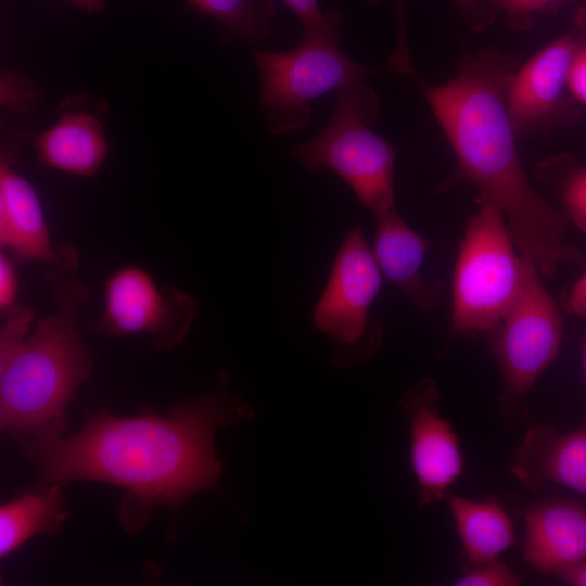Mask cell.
<instances>
[{"mask_svg": "<svg viewBox=\"0 0 586 586\" xmlns=\"http://www.w3.org/2000/svg\"><path fill=\"white\" fill-rule=\"evenodd\" d=\"M454 2L468 26L474 31L485 29L497 12L489 0H454Z\"/></svg>", "mask_w": 586, "mask_h": 586, "instance_id": "26", "label": "cell"}, {"mask_svg": "<svg viewBox=\"0 0 586 586\" xmlns=\"http://www.w3.org/2000/svg\"><path fill=\"white\" fill-rule=\"evenodd\" d=\"M239 399L211 394L157 416L95 412L81 430L16 436L44 482L97 480L125 487L143 505L176 508L201 489H216L221 463L214 432L249 416Z\"/></svg>", "mask_w": 586, "mask_h": 586, "instance_id": "1", "label": "cell"}, {"mask_svg": "<svg viewBox=\"0 0 586 586\" xmlns=\"http://www.w3.org/2000/svg\"><path fill=\"white\" fill-rule=\"evenodd\" d=\"M581 357H582L583 373H584V380H585V386H586V336L584 337L581 345Z\"/></svg>", "mask_w": 586, "mask_h": 586, "instance_id": "32", "label": "cell"}, {"mask_svg": "<svg viewBox=\"0 0 586 586\" xmlns=\"http://www.w3.org/2000/svg\"><path fill=\"white\" fill-rule=\"evenodd\" d=\"M576 47L570 66L568 87L573 99L586 104V8L575 18Z\"/></svg>", "mask_w": 586, "mask_h": 586, "instance_id": "25", "label": "cell"}, {"mask_svg": "<svg viewBox=\"0 0 586 586\" xmlns=\"http://www.w3.org/2000/svg\"><path fill=\"white\" fill-rule=\"evenodd\" d=\"M17 294V273L8 253L0 254V308L5 313L13 307Z\"/></svg>", "mask_w": 586, "mask_h": 586, "instance_id": "27", "label": "cell"}, {"mask_svg": "<svg viewBox=\"0 0 586 586\" xmlns=\"http://www.w3.org/2000/svg\"><path fill=\"white\" fill-rule=\"evenodd\" d=\"M0 101L11 111L27 112L38 105L40 94L28 79L12 72H4L0 81Z\"/></svg>", "mask_w": 586, "mask_h": 586, "instance_id": "23", "label": "cell"}, {"mask_svg": "<svg viewBox=\"0 0 586 586\" xmlns=\"http://www.w3.org/2000/svg\"><path fill=\"white\" fill-rule=\"evenodd\" d=\"M524 559L536 571L556 575L586 560V509L575 501L548 500L525 515Z\"/></svg>", "mask_w": 586, "mask_h": 586, "instance_id": "15", "label": "cell"}, {"mask_svg": "<svg viewBox=\"0 0 586 586\" xmlns=\"http://www.w3.org/2000/svg\"><path fill=\"white\" fill-rule=\"evenodd\" d=\"M380 100L366 81L336 91L328 125L291 154L306 169L327 167L339 175L374 215L394 208L395 149L371 130Z\"/></svg>", "mask_w": 586, "mask_h": 586, "instance_id": "5", "label": "cell"}, {"mask_svg": "<svg viewBox=\"0 0 586 586\" xmlns=\"http://www.w3.org/2000/svg\"><path fill=\"white\" fill-rule=\"evenodd\" d=\"M447 504L463 552L472 565L499 559L514 544L512 521L498 502L449 495Z\"/></svg>", "mask_w": 586, "mask_h": 586, "instance_id": "17", "label": "cell"}, {"mask_svg": "<svg viewBox=\"0 0 586 586\" xmlns=\"http://www.w3.org/2000/svg\"><path fill=\"white\" fill-rule=\"evenodd\" d=\"M74 7L88 13H100L106 7V0H68Z\"/></svg>", "mask_w": 586, "mask_h": 586, "instance_id": "31", "label": "cell"}, {"mask_svg": "<svg viewBox=\"0 0 586 586\" xmlns=\"http://www.w3.org/2000/svg\"><path fill=\"white\" fill-rule=\"evenodd\" d=\"M370 2H380L383 0H368ZM396 10V21H397V40L396 47L393 51L394 56L398 59L407 58L409 53L407 36H406V26H405V4L406 0H391Z\"/></svg>", "mask_w": 586, "mask_h": 586, "instance_id": "29", "label": "cell"}, {"mask_svg": "<svg viewBox=\"0 0 586 586\" xmlns=\"http://www.w3.org/2000/svg\"><path fill=\"white\" fill-rule=\"evenodd\" d=\"M519 575L499 559L472 565L454 585L456 586H517Z\"/></svg>", "mask_w": 586, "mask_h": 586, "instance_id": "24", "label": "cell"}, {"mask_svg": "<svg viewBox=\"0 0 586 586\" xmlns=\"http://www.w3.org/2000/svg\"><path fill=\"white\" fill-rule=\"evenodd\" d=\"M373 254L382 275L421 310H433L441 285L421 272L430 241L412 230L393 209L375 215Z\"/></svg>", "mask_w": 586, "mask_h": 586, "instance_id": "16", "label": "cell"}, {"mask_svg": "<svg viewBox=\"0 0 586 586\" xmlns=\"http://www.w3.org/2000/svg\"><path fill=\"white\" fill-rule=\"evenodd\" d=\"M523 256V255H522ZM515 302L494 332V351L506 393L521 399L558 356L563 324L559 308L543 285L533 262Z\"/></svg>", "mask_w": 586, "mask_h": 586, "instance_id": "8", "label": "cell"}, {"mask_svg": "<svg viewBox=\"0 0 586 586\" xmlns=\"http://www.w3.org/2000/svg\"><path fill=\"white\" fill-rule=\"evenodd\" d=\"M196 314L195 302L176 288L160 286L138 267H125L105 283L104 313L95 328L102 334H146L158 348L181 341Z\"/></svg>", "mask_w": 586, "mask_h": 586, "instance_id": "9", "label": "cell"}, {"mask_svg": "<svg viewBox=\"0 0 586 586\" xmlns=\"http://www.w3.org/2000/svg\"><path fill=\"white\" fill-rule=\"evenodd\" d=\"M2 144L0 162V243L18 260L40 262L49 273H74L73 247L53 246L40 201L33 186L12 166L17 148Z\"/></svg>", "mask_w": 586, "mask_h": 586, "instance_id": "12", "label": "cell"}, {"mask_svg": "<svg viewBox=\"0 0 586 586\" xmlns=\"http://www.w3.org/2000/svg\"><path fill=\"white\" fill-rule=\"evenodd\" d=\"M301 22L304 35H343L342 16L334 12L323 13L318 0H283Z\"/></svg>", "mask_w": 586, "mask_h": 586, "instance_id": "22", "label": "cell"}, {"mask_svg": "<svg viewBox=\"0 0 586 586\" xmlns=\"http://www.w3.org/2000/svg\"><path fill=\"white\" fill-rule=\"evenodd\" d=\"M341 39L335 35H303L289 51H253L260 85L259 107L270 132L280 135L305 127L315 99L371 75L369 67L341 51Z\"/></svg>", "mask_w": 586, "mask_h": 586, "instance_id": "6", "label": "cell"}, {"mask_svg": "<svg viewBox=\"0 0 586 586\" xmlns=\"http://www.w3.org/2000/svg\"><path fill=\"white\" fill-rule=\"evenodd\" d=\"M510 472L530 491L552 482L586 495V424L566 434L548 425L531 428L512 457Z\"/></svg>", "mask_w": 586, "mask_h": 586, "instance_id": "14", "label": "cell"}, {"mask_svg": "<svg viewBox=\"0 0 586 586\" xmlns=\"http://www.w3.org/2000/svg\"><path fill=\"white\" fill-rule=\"evenodd\" d=\"M435 382L424 378L406 392L403 408L410 421V459L428 504L444 497L463 470L460 444L451 425L441 416Z\"/></svg>", "mask_w": 586, "mask_h": 586, "instance_id": "11", "label": "cell"}, {"mask_svg": "<svg viewBox=\"0 0 586 586\" xmlns=\"http://www.w3.org/2000/svg\"><path fill=\"white\" fill-rule=\"evenodd\" d=\"M576 31L558 37L523 64L508 89V112L515 136L547 132L573 117L568 79Z\"/></svg>", "mask_w": 586, "mask_h": 586, "instance_id": "10", "label": "cell"}, {"mask_svg": "<svg viewBox=\"0 0 586 586\" xmlns=\"http://www.w3.org/2000/svg\"><path fill=\"white\" fill-rule=\"evenodd\" d=\"M536 176L556 189L566 218L586 234V166L578 168L565 157L552 158L537 166Z\"/></svg>", "mask_w": 586, "mask_h": 586, "instance_id": "20", "label": "cell"}, {"mask_svg": "<svg viewBox=\"0 0 586 586\" xmlns=\"http://www.w3.org/2000/svg\"><path fill=\"white\" fill-rule=\"evenodd\" d=\"M574 0H489L493 8L502 11L508 24L519 30L530 29L535 15L555 13Z\"/></svg>", "mask_w": 586, "mask_h": 586, "instance_id": "21", "label": "cell"}, {"mask_svg": "<svg viewBox=\"0 0 586 586\" xmlns=\"http://www.w3.org/2000/svg\"><path fill=\"white\" fill-rule=\"evenodd\" d=\"M59 485L27 493L0 509V555L7 556L36 533L60 528L65 514Z\"/></svg>", "mask_w": 586, "mask_h": 586, "instance_id": "18", "label": "cell"}, {"mask_svg": "<svg viewBox=\"0 0 586 586\" xmlns=\"http://www.w3.org/2000/svg\"><path fill=\"white\" fill-rule=\"evenodd\" d=\"M55 309L31 331L34 313L13 306L0 331L1 428L14 436L61 433L66 407L91 371L78 306L88 291L73 273H49Z\"/></svg>", "mask_w": 586, "mask_h": 586, "instance_id": "3", "label": "cell"}, {"mask_svg": "<svg viewBox=\"0 0 586 586\" xmlns=\"http://www.w3.org/2000/svg\"><path fill=\"white\" fill-rule=\"evenodd\" d=\"M381 280L382 272L360 226L351 228L313 317L315 327L333 346L335 366L362 364L379 346L382 327L369 311Z\"/></svg>", "mask_w": 586, "mask_h": 586, "instance_id": "7", "label": "cell"}, {"mask_svg": "<svg viewBox=\"0 0 586 586\" xmlns=\"http://www.w3.org/2000/svg\"><path fill=\"white\" fill-rule=\"evenodd\" d=\"M564 311L586 321V270L575 282L563 303Z\"/></svg>", "mask_w": 586, "mask_h": 586, "instance_id": "28", "label": "cell"}, {"mask_svg": "<svg viewBox=\"0 0 586 586\" xmlns=\"http://www.w3.org/2000/svg\"><path fill=\"white\" fill-rule=\"evenodd\" d=\"M476 211L459 243L451 285V334L494 333L523 285L525 258L500 208L486 196L476 198Z\"/></svg>", "mask_w": 586, "mask_h": 586, "instance_id": "4", "label": "cell"}, {"mask_svg": "<svg viewBox=\"0 0 586 586\" xmlns=\"http://www.w3.org/2000/svg\"><path fill=\"white\" fill-rule=\"evenodd\" d=\"M187 4L218 22L231 39L249 44L267 37L273 17L270 0H187Z\"/></svg>", "mask_w": 586, "mask_h": 586, "instance_id": "19", "label": "cell"}, {"mask_svg": "<svg viewBox=\"0 0 586 586\" xmlns=\"http://www.w3.org/2000/svg\"><path fill=\"white\" fill-rule=\"evenodd\" d=\"M556 576L573 586H586V560L559 571Z\"/></svg>", "mask_w": 586, "mask_h": 586, "instance_id": "30", "label": "cell"}, {"mask_svg": "<svg viewBox=\"0 0 586 586\" xmlns=\"http://www.w3.org/2000/svg\"><path fill=\"white\" fill-rule=\"evenodd\" d=\"M519 58L498 48L462 58L457 75L423 92L457 158V169L440 187L473 184L506 217L519 253L544 277L583 255L568 242V218L530 183L514 143L508 89Z\"/></svg>", "mask_w": 586, "mask_h": 586, "instance_id": "2", "label": "cell"}, {"mask_svg": "<svg viewBox=\"0 0 586 586\" xmlns=\"http://www.w3.org/2000/svg\"><path fill=\"white\" fill-rule=\"evenodd\" d=\"M56 122L33 137L42 165L67 174L93 176L109 152L104 131L107 104L87 94L65 99Z\"/></svg>", "mask_w": 586, "mask_h": 586, "instance_id": "13", "label": "cell"}]
</instances>
